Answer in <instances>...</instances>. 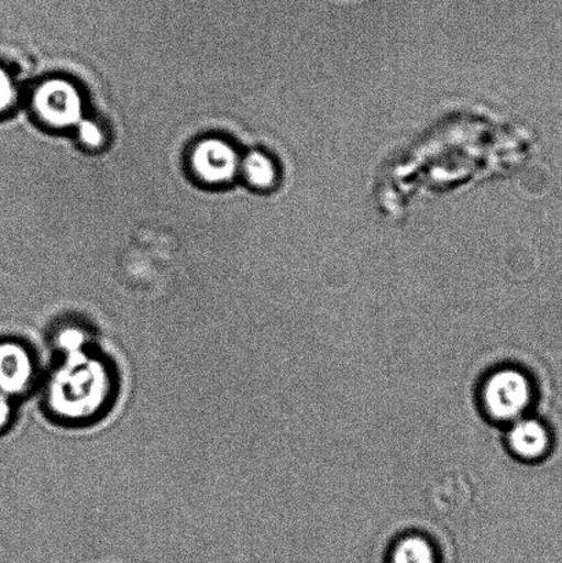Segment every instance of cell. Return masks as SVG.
<instances>
[{"label": "cell", "instance_id": "2", "mask_svg": "<svg viewBox=\"0 0 562 563\" xmlns=\"http://www.w3.org/2000/svg\"><path fill=\"white\" fill-rule=\"evenodd\" d=\"M35 108L38 115L54 126H79L85 120L79 92L65 80H48L38 87Z\"/></svg>", "mask_w": 562, "mask_h": 563}, {"label": "cell", "instance_id": "10", "mask_svg": "<svg viewBox=\"0 0 562 563\" xmlns=\"http://www.w3.org/2000/svg\"><path fill=\"white\" fill-rule=\"evenodd\" d=\"M10 408L8 405V400L4 399L3 395H0V429H2L8 422Z\"/></svg>", "mask_w": 562, "mask_h": 563}, {"label": "cell", "instance_id": "5", "mask_svg": "<svg viewBox=\"0 0 562 563\" xmlns=\"http://www.w3.org/2000/svg\"><path fill=\"white\" fill-rule=\"evenodd\" d=\"M24 353L15 345H0V390H19L26 383L30 362Z\"/></svg>", "mask_w": 562, "mask_h": 563}, {"label": "cell", "instance_id": "8", "mask_svg": "<svg viewBox=\"0 0 562 563\" xmlns=\"http://www.w3.org/2000/svg\"><path fill=\"white\" fill-rule=\"evenodd\" d=\"M79 136L88 147H99L103 143V132L90 120H82L79 124Z\"/></svg>", "mask_w": 562, "mask_h": 563}, {"label": "cell", "instance_id": "4", "mask_svg": "<svg viewBox=\"0 0 562 563\" xmlns=\"http://www.w3.org/2000/svg\"><path fill=\"white\" fill-rule=\"evenodd\" d=\"M508 443L517 456L533 461L547 454L550 435L548 429L537 419L521 417L511 424Z\"/></svg>", "mask_w": 562, "mask_h": 563}, {"label": "cell", "instance_id": "9", "mask_svg": "<svg viewBox=\"0 0 562 563\" xmlns=\"http://www.w3.org/2000/svg\"><path fill=\"white\" fill-rule=\"evenodd\" d=\"M16 90L8 71L0 69V112L8 110L14 103Z\"/></svg>", "mask_w": 562, "mask_h": 563}, {"label": "cell", "instance_id": "6", "mask_svg": "<svg viewBox=\"0 0 562 563\" xmlns=\"http://www.w3.org/2000/svg\"><path fill=\"white\" fill-rule=\"evenodd\" d=\"M389 563H437V554L427 539L412 534L395 544Z\"/></svg>", "mask_w": 562, "mask_h": 563}, {"label": "cell", "instance_id": "7", "mask_svg": "<svg viewBox=\"0 0 562 563\" xmlns=\"http://www.w3.org/2000/svg\"><path fill=\"white\" fill-rule=\"evenodd\" d=\"M245 178L252 186L258 187V189H267L273 185L275 179V169L272 159L264 156L262 153H251L244 159Z\"/></svg>", "mask_w": 562, "mask_h": 563}, {"label": "cell", "instance_id": "3", "mask_svg": "<svg viewBox=\"0 0 562 563\" xmlns=\"http://www.w3.org/2000/svg\"><path fill=\"white\" fill-rule=\"evenodd\" d=\"M192 168L208 184H224L234 178L240 167L234 148L220 140H207L198 145L191 156Z\"/></svg>", "mask_w": 562, "mask_h": 563}, {"label": "cell", "instance_id": "1", "mask_svg": "<svg viewBox=\"0 0 562 563\" xmlns=\"http://www.w3.org/2000/svg\"><path fill=\"white\" fill-rule=\"evenodd\" d=\"M531 400L530 380L515 368L499 369L484 385V407L497 421L515 422L522 417Z\"/></svg>", "mask_w": 562, "mask_h": 563}]
</instances>
